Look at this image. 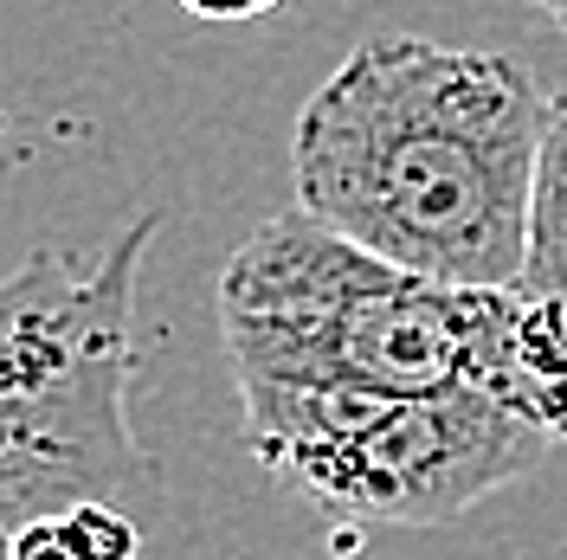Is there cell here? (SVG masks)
Wrapping results in <instances>:
<instances>
[{"mask_svg":"<svg viewBox=\"0 0 567 560\" xmlns=\"http://www.w3.org/2000/svg\"><path fill=\"white\" fill-rule=\"evenodd\" d=\"M548 110L535 71L509 52L368 39L297 110V207L393 271L503 290L529 258Z\"/></svg>","mask_w":567,"mask_h":560,"instance_id":"cell-1","label":"cell"},{"mask_svg":"<svg viewBox=\"0 0 567 560\" xmlns=\"http://www.w3.org/2000/svg\"><path fill=\"white\" fill-rule=\"evenodd\" d=\"M155 212L123 226L97 265L33 251L0 278V528L71 502L155 490L130 425L136 374V271Z\"/></svg>","mask_w":567,"mask_h":560,"instance_id":"cell-2","label":"cell"},{"mask_svg":"<svg viewBox=\"0 0 567 560\" xmlns=\"http://www.w3.org/2000/svg\"><path fill=\"white\" fill-rule=\"evenodd\" d=\"M233 381L445 393L471 367V290L393 271L317 212H271L213 283Z\"/></svg>","mask_w":567,"mask_h":560,"instance_id":"cell-3","label":"cell"},{"mask_svg":"<svg viewBox=\"0 0 567 560\" xmlns=\"http://www.w3.org/2000/svg\"><path fill=\"white\" fill-rule=\"evenodd\" d=\"M555 452L535 425L503 413L477 386H445V393H393L374 419L349 432L329 452L297 457L278 470L290 490L317 509L354 516V522L388 528H439L477 509L503 484L542 470Z\"/></svg>","mask_w":567,"mask_h":560,"instance_id":"cell-4","label":"cell"},{"mask_svg":"<svg viewBox=\"0 0 567 560\" xmlns=\"http://www.w3.org/2000/svg\"><path fill=\"white\" fill-rule=\"evenodd\" d=\"M464 386H477L503 413L535 425L548 445H567V310L516 283L471 290Z\"/></svg>","mask_w":567,"mask_h":560,"instance_id":"cell-5","label":"cell"},{"mask_svg":"<svg viewBox=\"0 0 567 560\" xmlns=\"http://www.w3.org/2000/svg\"><path fill=\"white\" fill-rule=\"evenodd\" d=\"M516 290L567 310V97H555V110H548V136H542V162H535L529 258H523Z\"/></svg>","mask_w":567,"mask_h":560,"instance_id":"cell-6","label":"cell"},{"mask_svg":"<svg viewBox=\"0 0 567 560\" xmlns=\"http://www.w3.org/2000/svg\"><path fill=\"white\" fill-rule=\"evenodd\" d=\"M13 560H136L142 528L116 502H71L59 516L13 528Z\"/></svg>","mask_w":567,"mask_h":560,"instance_id":"cell-7","label":"cell"},{"mask_svg":"<svg viewBox=\"0 0 567 560\" xmlns=\"http://www.w3.org/2000/svg\"><path fill=\"white\" fill-rule=\"evenodd\" d=\"M175 7L194 13V20H207V27H251V20L278 13L284 0H175Z\"/></svg>","mask_w":567,"mask_h":560,"instance_id":"cell-8","label":"cell"},{"mask_svg":"<svg viewBox=\"0 0 567 560\" xmlns=\"http://www.w3.org/2000/svg\"><path fill=\"white\" fill-rule=\"evenodd\" d=\"M555 27L567 33V0H555Z\"/></svg>","mask_w":567,"mask_h":560,"instance_id":"cell-9","label":"cell"},{"mask_svg":"<svg viewBox=\"0 0 567 560\" xmlns=\"http://www.w3.org/2000/svg\"><path fill=\"white\" fill-rule=\"evenodd\" d=\"M0 560H13V541H7V528H0Z\"/></svg>","mask_w":567,"mask_h":560,"instance_id":"cell-10","label":"cell"},{"mask_svg":"<svg viewBox=\"0 0 567 560\" xmlns=\"http://www.w3.org/2000/svg\"><path fill=\"white\" fill-rule=\"evenodd\" d=\"M529 7H542V13H555V0H529Z\"/></svg>","mask_w":567,"mask_h":560,"instance_id":"cell-11","label":"cell"}]
</instances>
